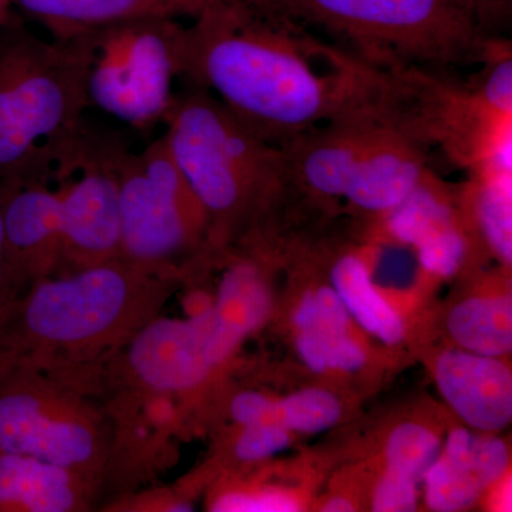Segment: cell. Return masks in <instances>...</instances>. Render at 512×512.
Wrapping results in <instances>:
<instances>
[{
	"instance_id": "8",
	"label": "cell",
	"mask_w": 512,
	"mask_h": 512,
	"mask_svg": "<svg viewBox=\"0 0 512 512\" xmlns=\"http://www.w3.org/2000/svg\"><path fill=\"white\" fill-rule=\"evenodd\" d=\"M178 19L130 20L90 30V106L146 127L163 121L178 77Z\"/></svg>"
},
{
	"instance_id": "5",
	"label": "cell",
	"mask_w": 512,
	"mask_h": 512,
	"mask_svg": "<svg viewBox=\"0 0 512 512\" xmlns=\"http://www.w3.org/2000/svg\"><path fill=\"white\" fill-rule=\"evenodd\" d=\"M289 18L387 73L448 77L483 60V0H265Z\"/></svg>"
},
{
	"instance_id": "14",
	"label": "cell",
	"mask_w": 512,
	"mask_h": 512,
	"mask_svg": "<svg viewBox=\"0 0 512 512\" xmlns=\"http://www.w3.org/2000/svg\"><path fill=\"white\" fill-rule=\"evenodd\" d=\"M434 377L448 406L471 429L495 433L511 423L512 376L500 357L447 350L437 359Z\"/></svg>"
},
{
	"instance_id": "28",
	"label": "cell",
	"mask_w": 512,
	"mask_h": 512,
	"mask_svg": "<svg viewBox=\"0 0 512 512\" xmlns=\"http://www.w3.org/2000/svg\"><path fill=\"white\" fill-rule=\"evenodd\" d=\"M212 511L220 512H295L299 503L281 491H234L220 495L212 503Z\"/></svg>"
},
{
	"instance_id": "2",
	"label": "cell",
	"mask_w": 512,
	"mask_h": 512,
	"mask_svg": "<svg viewBox=\"0 0 512 512\" xmlns=\"http://www.w3.org/2000/svg\"><path fill=\"white\" fill-rule=\"evenodd\" d=\"M180 284L121 258L42 279L0 308V372L43 370L96 396L104 366Z\"/></svg>"
},
{
	"instance_id": "21",
	"label": "cell",
	"mask_w": 512,
	"mask_h": 512,
	"mask_svg": "<svg viewBox=\"0 0 512 512\" xmlns=\"http://www.w3.org/2000/svg\"><path fill=\"white\" fill-rule=\"evenodd\" d=\"M477 217L484 237L498 258L511 265V168L483 167L474 170Z\"/></svg>"
},
{
	"instance_id": "18",
	"label": "cell",
	"mask_w": 512,
	"mask_h": 512,
	"mask_svg": "<svg viewBox=\"0 0 512 512\" xmlns=\"http://www.w3.org/2000/svg\"><path fill=\"white\" fill-rule=\"evenodd\" d=\"M269 312L271 296L258 266L249 259L229 265L210 308V355L217 369L264 325Z\"/></svg>"
},
{
	"instance_id": "25",
	"label": "cell",
	"mask_w": 512,
	"mask_h": 512,
	"mask_svg": "<svg viewBox=\"0 0 512 512\" xmlns=\"http://www.w3.org/2000/svg\"><path fill=\"white\" fill-rule=\"evenodd\" d=\"M481 63L484 69L477 82L468 87L484 107L500 116H512V57L507 40L493 39L488 42Z\"/></svg>"
},
{
	"instance_id": "27",
	"label": "cell",
	"mask_w": 512,
	"mask_h": 512,
	"mask_svg": "<svg viewBox=\"0 0 512 512\" xmlns=\"http://www.w3.org/2000/svg\"><path fill=\"white\" fill-rule=\"evenodd\" d=\"M420 264L439 276L456 274L466 254V241L453 224L440 228L417 245Z\"/></svg>"
},
{
	"instance_id": "19",
	"label": "cell",
	"mask_w": 512,
	"mask_h": 512,
	"mask_svg": "<svg viewBox=\"0 0 512 512\" xmlns=\"http://www.w3.org/2000/svg\"><path fill=\"white\" fill-rule=\"evenodd\" d=\"M332 288L342 299L349 315L370 335L386 345H399L406 335L399 313L380 295L362 259L349 255L332 271Z\"/></svg>"
},
{
	"instance_id": "30",
	"label": "cell",
	"mask_w": 512,
	"mask_h": 512,
	"mask_svg": "<svg viewBox=\"0 0 512 512\" xmlns=\"http://www.w3.org/2000/svg\"><path fill=\"white\" fill-rule=\"evenodd\" d=\"M229 413L238 427L275 421V400L258 392H242L232 399Z\"/></svg>"
},
{
	"instance_id": "33",
	"label": "cell",
	"mask_w": 512,
	"mask_h": 512,
	"mask_svg": "<svg viewBox=\"0 0 512 512\" xmlns=\"http://www.w3.org/2000/svg\"><path fill=\"white\" fill-rule=\"evenodd\" d=\"M3 264V227H2V202H0V272Z\"/></svg>"
},
{
	"instance_id": "24",
	"label": "cell",
	"mask_w": 512,
	"mask_h": 512,
	"mask_svg": "<svg viewBox=\"0 0 512 512\" xmlns=\"http://www.w3.org/2000/svg\"><path fill=\"white\" fill-rule=\"evenodd\" d=\"M342 414L338 397L325 389H305L275 402V421L291 433H320Z\"/></svg>"
},
{
	"instance_id": "12",
	"label": "cell",
	"mask_w": 512,
	"mask_h": 512,
	"mask_svg": "<svg viewBox=\"0 0 512 512\" xmlns=\"http://www.w3.org/2000/svg\"><path fill=\"white\" fill-rule=\"evenodd\" d=\"M426 174V144L387 111L367 137L345 200L360 211L389 214L419 187Z\"/></svg>"
},
{
	"instance_id": "31",
	"label": "cell",
	"mask_w": 512,
	"mask_h": 512,
	"mask_svg": "<svg viewBox=\"0 0 512 512\" xmlns=\"http://www.w3.org/2000/svg\"><path fill=\"white\" fill-rule=\"evenodd\" d=\"M322 511L326 512H346L353 511V504L350 503L348 498L345 497H333L329 501L323 504Z\"/></svg>"
},
{
	"instance_id": "16",
	"label": "cell",
	"mask_w": 512,
	"mask_h": 512,
	"mask_svg": "<svg viewBox=\"0 0 512 512\" xmlns=\"http://www.w3.org/2000/svg\"><path fill=\"white\" fill-rule=\"evenodd\" d=\"M205 0H12L56 39L82 35L130 20L194 18Z\"/></svg>"
},
{
	"instance_id": "26",
	"label": "cell",
	"mask_w": 512,
	"mask_h": 512,
	"mask_svg": "<svg viewBox=\"0 0 512 512\" xmlns=\"http://www.w3.org/2000/svg\"><path fill=\"white\" fill-rule=\"evenodd\" d=\"M292 433L276 421L239 427L234 443V456L241 463H258L286 450Z\"/></svg>"
},
{
	"instance_id": "32",
	"label": "cell",
	"mask_w": 512,
	"mask_h": 512,
	"mask_svg": "<svg viewBox=\"0 0 512 512\" xmlns=\"http://www.w3.org/2000/svg\"><path fill=\"white\" fill-rule=\"evenodd\" d=\"M13 15L12 0H0V26Z\"/></svg>"
},
{
	"instance_id": "15",
	"label": "cell",
	"mask_w": 512,
	"mask_h": 512,
	"mask_svg": "<svg viewBox=\"0 0 512 512\" xmlns=\"http://www.w3.org/2000/svg\"><path fill=\"white\" fill-rule=\"evenodd\" d=\"M103 495L99 485L72 470L0 451V512H87Z\"/></svg>"
},
{
	"instance_id": "6",
	"label": "cell",
	"mask_w": 512,
	"mask_h": 512,
	"mask_svg": "<svg viewBox=\"0 0 512 512\" xmlns=\"http://www.w3.org/2000/svg\"><path fill=\"white\" fill-rule=\"evenodd\" d=\"M120 258L150 274L183 281L215 254L204 208L171 156L165 137L119 163Z\"/></svg>"
},
{
	"instance_id": "1",
	"label": "cell",
	"mask_w": 512,
	"mask_h": 512,
	"mask_svg": "<svg viewBox=\"0 0 512 512\" xmlns=\"http://www.w3.org/2000/svg\"><path fill=\"white\" fill-rule=\"evenodd\" d=\"M191 20L178 36V77L275 146L359 111L390 109L396 74L265 0H205Z\"/></svg>"
},
{
	"instance_id": "9",
	"label": "cell",
	"mask_w": 512,
	"mask_h": 512,
	"mask_svg": "<svg viewBox=\"0 0 512 512\" xmlns=\"http://www.w3.org/2000/svg\"><path fill=\"white\" fill-rule=\"evenodd\" d=\"M126 148L84 128L57 163L62 271L120 258L119 163Z\"/></svg>"
},
{
	"instance_id": "20",
	"label": "cell",
	"mask_w": 512,
	"mask_h": 512,
	"mask_svg": "<svg viewBox=\"0 0 512 512\" xmlns=\"http://www.w3.org/2000/svg\"><path fill=\"white\" fill-rule=\"evenodd\" d=\"M451 338L467 352L503 357L512 349L510 296H483L458 303L447 319Z\"/></svg>"
},
{
	"instance_id": "29",
	"label": "cell",
	"mask_w": 512,
	"mask_h": 512,
	"mask_svg": "<svg viewBox=\"0 0 512 512\" xmlns=\"http://www.w3.org/2000/svg\"><path fill=\"white\" fill-rule=\"evenodd\" d=\"M419 484L384 471L372 498V510L376 512L416 511Z\"/></svg>"
},
{
	"instance_id": "3",
	"label": "cell",
	"mask_w": 512,
	"mask_h": 512,
	"mask_svg": "<svg viewBox=\"0 0 512 512\" xmlns=\"http://www.w3.org/2000/svg\"><path fill=\"white\" fill-rule=\"evenodd\" d=\"M90 39H43L13 13L0 26V187L55 178L90 106Z\"/></svg>"
},
{
	"instance_id": "11",
	"label": "cell",
	"mask_w": 512,
	"mask_h": 512,
	"mask_svg": "<svg viewBox=\"0 0 512 512\" xmlns=\"http://www.w3.org/2000/svg\"><path fill=\"white\" fill-rule=\"evenodd\" d=\"M3 264L0 308L62 271L60 191L46 178L0 187Z\"/></svg>"
},
{
	"instance_id": "22",
	"label": "cell",
	"mask_w": 512,
	"mask_h": 512,
	"mask_svg": "<svg viewBox=\"0 0 512 512\" xmlns=\"http://www.w3.org/2000/svg\"><path fill=\"white\" fill-rule=\"evenodd\" d=\"M441 451L439 437L417 423H403L386 443V471L420 484Z\"/></svg>"
},
{
	"instance_id": "10",
	"label": "cell",
	"mask_w": 512,
	"mask_h": 512,
	"mask_svg": "<svg viewBox=\"0 0 512 512\" xmlns=\"http://www.w3.org/2000/svg\"><path fill=\"white\" fill-rule=\"evenodd\" d=\"M210 308L188 319L160 315L148 322L104 366L99 396L140 392L174 399L201 387L217 369L210 355Z\"/></svg>"
},
{
	"instance_id": "4",
	"label": "cell",
	"mask_w": 512,
	"mask_h": 512,
	"mask_svg": "<svg viewBox=\"0 0 512 512\" xmlns=\"http://www.w3.org/2000/svg\"><path fill=\"white\" fill-rule=\"evenodd\" d=\"M163 121L171 156L207 215L211 248L224 254L286 192L285 151L192 84Z\"/></svg>"
},
{
	"instance_id": "13",
	"label": "cell",
	"mask_w": 512,
	"mask_h": 512,
	"mask_svg": "<svg viewBox=\"0 0 512 512\" xmlns=\"http://www.w3.org/2000/svg\"><path fill=\"white\" fill-rule=\"evenodd\" d=\"M510 453L503 440L483 431L456 429L424 476L430 510H466L507 473Z\"/></svg>"
},
{
	"instance_id": "23",
	"label": "cell",
	"mask_w": 512,
	"mask_h": 512,
	"mask_svg": "<svg viewBox=\"0 0 512 512\" xmlns=\"http://www.w3.org/2000/svg\"><path fill=\"white\" fill-rule=\"evenodd\" d=\"M426 178L402 204L387 214L393 237L413 247L437 229L453 224L450 208L427 188Z\"/></svg>"
},
{
	"instance_id": "17",
	"label": "cell",
	"mask_w": 512,
	"mask_h": 512,
	"mask_svg": "<svg viewBox=\"0 0 512 512\" xmlns=\"http://www.w3.org/2000/svg\"><path fill=\"white\" fill-rule=\"evenodd\" d=\"M350 315L335 289L306 293L293 313L296 349L313 372H356L366 355L349 332Z\"/></svg>"
},
{
	"instance_id": "7",
	"label": "cell",
	"mask_w": 512,
	"mask_h": 512,
	"mask_svg": "<svg viewBox=\"0 0 512 512\" xmlns=\"http://www.w3.org/2000/svg\"><path fill=\"white\" fill-rule=\"evenodd\" d=\"M111 436L103 403L63 377L30 367L0 372V451L72 470L104 493Z\"/></svg>"
}]
</instances>
